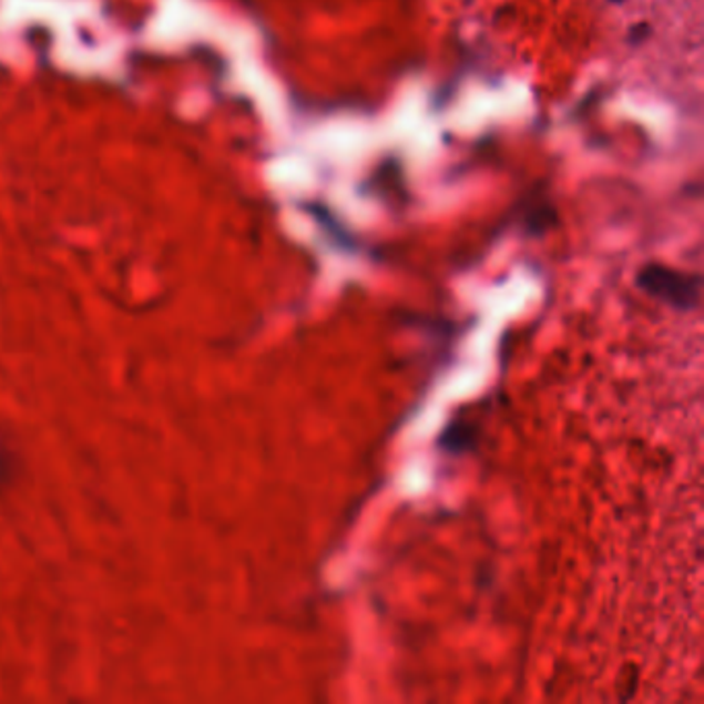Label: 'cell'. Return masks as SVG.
I'll list each match as a JSON object with an SVG mask.
<instances>
[{"label":"cell","instance_id":"1","mask_svg":"<svg viewBox=\"0 0 704 704\" xmlns=\"http://www.w3.org/2000/svg\"><path fill=\"white\" fill-rule=\"evenodd\" d=\"M636 285L646 296L682 313L696 310L701 306V292H703L701 275L672 269L665 265H646L639 273Z\"/></svg>","mask_w":704,"mask_h":704},{"label":"cell","instance_id":"2","mask_svg":"<svg viewBox=\"0 0 704 704\" xmlns=\"http://www.w3.org/2000/svg\"><path fill=\"white\" fill-rule=\"evenodd\" d=\"M614 2H622V0H614Z\"/></svg>","mask_w":704,"mask_h":704}]
</instances>
